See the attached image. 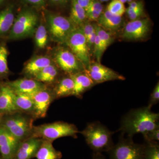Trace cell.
Here are the masks:
<instances>
[{"mask_svg": "<svg viewBox=\"0 0 159 159\" xmlns=\"http://www.w3.org/2000/svg\"><path fill=\"white\" fill-rule=\"evenodd\" d=\"M148 106L134 109L122 118L120 130L128 137L141 133L144 135L159 127V114L153 112Z\"/></svg>", "mask_w": 159, "mask_h": 159, "instance_id": "cell-1", "label": "cell"}, {"mask_svg": "<svg viewBox=\"0 0 159 159\" xmlns=\"http://www.w3.org/2000/svg\"><path fill=\"white\" fill-rule=\"evenodd\" d=\"M79 133L84 137L87 144L94 152H108L114 146L112 138L114 132L99 122L89 123Z\"/></svg>", "mask_w": 159, "mask_h": 159, "instance_id": "cell-2", "label": "cell"}, {"mask_svg": "<svg viewBox=\"0 0 159 159\" xmlns=\"http://www.w3.org/2000/svg\"><path fill=\"white\" fill-rule=\"evenodd\" d=\"M79 130L74 124L64 122H56L33 126L30 137L39 138L53 142L65 137L77 138Z\"/></svg>", "mask_w": 159, "mask_h": 159, "instance_id": "cell-3", "label": "cell"}, {"mask_svg": "<svg viewBox=\"0 0 159 159\" xmlns=\"http://www.w3.org/2000/svg\"><path fill=\"white\" fill-rule=\"evenodd\" d=\"M0 125L21 142L31 137L33 128V117L21 112L6 115Z\"/></svg>", "mask_w": 159, "mask_h": 159, "instance_id": "cell-4", "label": "cell"}, {"mask_svg": "<svg viewBox=\"0 0 159 159\" xmlns=\"http://www.w3.org/2000/svg\"><path fill=\"white\" fill-rule=\"evenodd\" d=\"M47 22L51 39L60 43H65L70 34L77 27L70 18L59 15L48 14Z\"/></svg>", "mask_w": 159, "mask_h": 159, "instance_id": "cell-5", "label": "cell"}, {"mask_svg": "<svg viewBox=\"0 0 159 159\" xmlns=\"http://www.w3.org/2000/svg\"><path fill=\"white\" fill-rule=\"evenodd\" d=\"M38 17L31 10L22 11L15 19L9 33V38L17 39L31 36L36 30Z\"/></svg>", "mask_w": 159, "mask_h": 159, "instance_id": "cell-6", "label": "cell"}, {"mask_svg": "<svg viewBox=\"0 0 159 159\" xmlns=\"http://www.w3.org/2000/svg\"><path fill=\"white\" fill-rule=\"evenodd\" d=\"M144 145L136 144L132 138L121 136L108 152L110 159H144Z\"/></svg>", "mask_w": 159, "mask_h": 159, "instance_id": "cell-7", "label": "cell"}, {"mask_svg": "<svg viewBox=\"0 0 159 159\" xmlns=\"http://www.w3.org/2000/svg\"><path fill=\"white\" fill-rule=\"evenodd\" d=\"M65 44L77 59L82 63L85 69L88 68L91 62L90 54L85 36L80 27H76L71 32Z\"/></svg>", "mask_w": 159, "mask_h": 159, "instance_id": "cell-8", "label": "cell"}, {"mask_svg": "<svg viewBox=\"0 0 159 159\" xmlns=\"http://www.w3.org/2000/svg\"><path fill=\"white\" fill-rule=\"evenodd\" d=\"M54 58L60 68L69 75L85 70L82 63L70 50L63 48L58 49L54 55Z\"/></svg>", "mask_w": 159, "mask_h": 159, "instance_id": "cell-9", "label": "cell"}, {"mask_svg": "<svg viewBox=\"0 0 159 159\" xmlns=\"http://www.w3.org/2000/svg\"><path fill=\"white\" fill-rule=\"evenodd\" d=\"M85 72L97 84L114 80H124L125 77L98 62H92Z\"/></svg>", "mask_w": 159, "mask_h": 159, "instance_id": "cell-10", "label": "cell"}, {"mask_svg": "<svg viewBox=\"0 0 159 159\" xmlns=\"http://www.w3.org/2000/svg\"><path fill=\"white\" fill-rule=\"evenodd\" d=\"M34 102L32 117L35 119L45 118L50 104L54 99L53 91L47 86L31 96Z\"/></svg>", "mask_w": 159, "mask_h": 159, "instance_id": "cell-11", "label": "cell"}, {"mask_svg": "<svg viewBox=\"0 0 159 159\" xmlns=\"http://www.w3.org/2000/svg\"><path fill=\"white\" fill-rule=\"evenodd\" d=\"M150 29L149 19H139L131 21L125 25L122 36L125 39L131 40L143 39L148 35Z\"/></svg>", "mask_w": 159, "mask_h": 159, "instance_id": "cell-12", "label": "cell"}, {"mask_svg": "<svg viewBox=\"0 0 159 159\" xmlns=\"http://www.w3.org/2000/svg\"><path fill=\"white\" fill-rule=\"evenodd\" d=\"M21 142L0 125V154L3 159H15Z\"/></svg>", "mask_w": 159, "mask_h": 159, "instance_id": "cell-13", "label": "cell"}, {"mask_svg": "<svg viewBox=\"0 0 159 159\" xmlns=\"http://www.w3.org/2000/svg\"><path fill=\"white\" fill-rule=\"evenodd\" d=\"M15 93L32 96L46 86L44 84L34 79H20L7 83Z\"/></svg>", "mask_w": 159, "mask_h": 159, "instance_id": "cell-14", "label": "cell"}, {"mask_svg": "<svg viewBox=\"0 0 159 159\" xmlns=\"http://www.w3.org/2000/svg\"><path fill=\"white\" fill-rule=\"evenodd\" d=\"M15 93L8 84L0 87V114L9 115L19 111L15 102Z\"/></svg>", "mask_w": 159, "mask_h": 159, "instance_id": "cell-15", "label": "cell"}, {"mask_svg": "<svg viewBox=\"0 0 159 159\" xmlns=\"http://www.w3.org/2000/svg\"><path fill=\"white\" fill-rule=\"evenodd\" d=\"M43 139L30 137L22 141L15 159H31L35 157Z\"/></svg>", "mask_w": 159, "mask_h": 159, "instance_id": "cell-16", "label": "cell"}, {"mask_svg": "<svg viewBox=\"0 0 159 159\" xmlns=\"http://www.w3.org/2000/svg\"><path fill=\"white\" fill-rule=\"evenodd\" d=\"M70 75L74 82L73 96L78 98H81L83 94L96 84L85 70Z\"/></svg>", "mask_w": 159, "mask_h": 159, "instance_id": "cell-17", "label": "cell"}, {"mask_svg": "<svg viewBox=\"0 0 159 159\" xmlns=\"http://www.w3.org/2000/svg\"><path fill=\"white\" fill-rule=\"evenodd\" d=\"M97 21L98 25L110 33L118 31L123 24L122 16L112 14L107 10L102 11Z\"/></svg>", "mask_w": 159, "mask_h": 159, "instance_id": "cell-18", "label": "cell"}, {"mask_svg": "<svg viewBox=\"0 0 159 159\" xmlns=\"http://www.w3.org/2000/svg\"><path fill=\"white\" fill-rule=\"evenodd\" d=\"M52 64L51 60L45 56L35 57L26 64L23 70L24 74L34 78L46 67Z\"/></svg>", "mask_w": 159, "mask_h": 159, "instance_id": "cell-19", "label": "cell"}, {"mask_svg": "<svg viewBox=\"0 0 159 159\" xmlns=\"http://www.w3.org/2000/svg\"><path fill=\"white\" fill-rule=\"evenodd\" d=\"M74 89V82L70 75L61 78L53 91L54 99L73 96Z\"/></svg>", "mask_w": 159, "mask_h": 159, "instance_id": "cell-20", "label": "cell"}, {"mask_svg": "<svg viewBox=\"0 0 159 159\" xmlns=\"http://www.w3.org/2000/svg\"><path fill=\"white\" fill-rule=\"evenodd\" d=\"M62 155L56 150L53 145V142L43 140L35 157L37 159H61Z\"/></svg>", "mask_w": 159, "mask_h": 159, "instance_id": "cell-21", "label": "cell"}, {"mask_svg": "<svg viewBox=\"0 0 159 159\" xmlns=\"http://www.w3.org/2000/svg\"><path fill=\"white\" fill-rule=\"evenodd\" d=\"M15 102L19 111L32 116L34 111V102L31 96L15 93Z\"/></svg>", "mask_w": 159, "mask_h": 159, "instance_id": "cell-22", "label": "cell"}, {"mask_svg": "<svg viewBox=\"0 0 159 159\" xmlns=\"http://www.w3.org/2000/svg\"><path fill=\"white\" fill-rule=\"evenodd\" d=\"M14 20V12L12 6H8L0 11V36L10 31Z\"/></svg>", "mask_w": 159, "mask_h": 159, "instance_id": "cell-23", "label": "cell"}, {"mask_svg": "<svg viewBox=\"0 0 159 159\" xmlns=\"http://www.w3.org/2000/svg\"><path fill=\"white\" fill-rule=\"evenodd\" d=\"M59 71L56 66L53 64L43 69L33 79L43 84L54 83L57 80Z\"/></svg>", "mask_w": 159, "mask_h": 159, "instance_id": "cell-24", "label": "cell"}, {"mask_svg": "<svg viewBox=\"0 0 159 159\" xmlns=\"http://www.w3.org/2000/svg\"><path fill=\"white\" fill-rule=\"evenodd\" d=\"M70 19L77 27H80L86 20L85 10L76 0H72Z\"/></svg>", "mask_w": 159, "mask_h": 159, "instance_id": "cell-25", "label": "cell"}, {"mask_svg": "<svg viewBox=\"0 0 159 159\" xmlns=\"http://www.w3.org/2000/svg\"><path fill=\"white\" fill-rule=\"evenodd\" d=\"M34 40L38 48L40 49L45 48L48 42V34L44 25H41L37 27L35 31Z\"/></svg>", "mask_w": 159, "mask_h": 159, "instance_id": "cell-26", "label": "cell"}, {"mask_svg": "<svg viewBox=\"0 0 159 159\" xmlns=\"http://www.w3.org/2000/svg\"><path fill=\"white\" fill-rule=\"evenodd\" d=\"M144 159H159V145L157 142H145Z\"/></svg>", "mask_w": 159, "mask_h": 159, "instance_id": "cell-27", "label": "cell"}, {"mask_svg": "<svg viewBox=\"0 0 159 159\" xmlns=\"http://www.w3.org/2000/svg\"><path fill=\"white\" fill-rule=\"evenodd\" d=\"M94 26L99 39L105 48H107V47L114 42V39L112 37L111 33L105 31L98 25H94Z\"/></svg>", "mask_w": 159, "mask_h": 159, "instance_id": "cell-28", "label": "cell"}, {"mask_svg": "<svg viewBox=\"0 0 159 159\" xmlns=\"http://www.w3.org/2000/svg\"><path fill=\"white\" fill-rule=\"evenodd\" d=\"M8 51L5 46H0V76H4L9 74L8 58Z\"/></svg>", "mask_w": 159, "mask_h": 159, "instance_id": "cell-29", "label": "cell"}, {"mask_svg": "<svg viewBox=\"0 0 159 159\" xmlns=\"http://www.w3.org/2000/svg\"><path fill=\"white\" fill-rule=\"evenodd\" d=\"M125 9L124 4L119 0H112L107 9L112 14L120 16H122L125 13Z\"/></svg>", "mask_w": 159, "mask_h": 159, "instance_id": "cell-30", "label": "cell"}, {"mask_svg": "<svg viewBox=\"0 0 159 159\" xmlns=\"http://www.w3.org/2000/svg\"><path fill=\"white\" fill-rule=\"evenodd\" d=\"M106 50V49L102 44V42L99 39V36H98L97 32H96V36L95 42H94L93 52L94 55L97 60V62L100 63V61L102 58V54Z\"/></svg>", "mask_w": 159, "mask_h": 159, "instance_id": "cell-31", "label": "cell"}, {"mask_svg": "<svg viewBox=\"0 0 159 159\" xmlns=\"http://www.w3.org/2000/svg\"><path fill=\"white\" fill-rule=\"evenodd\" d=\"M94 11L102 13L103 11V6L99 0H91L85 11Z\"/></svg>", "mask_w": 159, "mask_h": 159, "instance_id": "cell-32", "label": "cell"}, {"mask_svg": "<svg viewBox=\"0 0 159 159\" xmlns=\"http://www.w3.org/2000/svg\"><path fill=\"white\" fill-rule=\"evenodd\" d=\"M159 83H157L152 93L151 94L149 103L148 106L151 108L152 106L155 105L159 102Z\"/></svg>", "mask_w": 159, "mask_h": 159, "instance_id": "cell-33", "label": "cell"}, {"mask_svg": "<svg viewBox=\"0 0 159 159\" xmlns=\"http://www.w3.org/2000/svg\"><path fill=\"white\" fill-rule=\"evenodd\" d=\"M145 142H158L159 127L150 131L143 135Z\"/></svg>", "mask_w": 159, "mask_h": 159, "instance_id": "cell-34", "label": "cell"}, {"mask_svg": "<svg viewBox=\"0 0 159 159\" xmlns=\"http://www.w3.org/2000/svg\"><path fill=\"white\" fill-rule=\"evenodd\" d=\"M86 17L89 20L95 21L97 20L101 13L97 11H85Z\"/></svg>", "mask_w": 159, "mask_h": 159, "instance_id": "cell-35", "label": "cell"}, {"mask_svg": "<svg viewBox=\"0 0 159 159\" xmlns=\"http://www.w3.org/2000/svg\"><path fill=\"white\" fill-rule=\"evenodd\" d=\"M144 13V9L135 11L131 14L128 15V17L131 20H134L139 19L140 17H142Z\"/></svg>", "mask_w": 159, "mask_h": 159, "instance_id": "cell-36", "label": "cell"}, {"mask_svg": "<svg viewBox=\"0 0 159 159\" xmlns=\"http://www.w3.org/2000/svg\"><path fill=\"white\" fill-rule=\"evenodd\" d=\"M25 2L35 6H43L44 4L45 0H24Z\"/></svg>", "mask_w": 159, "mask_h": 159, "instance_id": "cell-37", "label": "cell"}, {"mask_svg": "<svg viewBox=\"0 0 159 159\" xmlns=\"http://www.w3.org/2000/svg\"><path fill=\"white\" fill-rule=\"evenodd\" d=\"M129 4V7L133 8V9L144 8L143 3L140 1H132Z\"/></svg>", "mask_w": 159, "mask_h": 159, "instance_id": "cell-38", "label": "cell"}, {"mask_svg": "<svg viewBox=\"0 0 159 159\" xmlns=\"http://www.w3.org/2000/svg\"><path fill=\"white\" fill-rule=\"evenodd\" d=\"M76 1L80 6L85 10L88 7L91 0H76Z\"/></svg>", "mask_w": 159, "mask_h": 159, "instance_id": "cell-39", "label": "cell"}, {"mask_svg": "<svg viewBox=\"0 0 159 159\" xmlns=\"http://www.w3.org/2000/svg\"><path fill=\"white\" fill-rule=\"evenodd\" d=\"M51 2L55 5H66L68 2L69 0H51Z\"/></svg>", "mask_w": 159, "mask_h": 159, "instance_id": "cell-40", "label": "cell"}, {"mask_svg": "<svg viewBox=\"0 0 159 159\" xmlns=\"http://www.w3.org/2000/svg\"><path fill=\"white\" fill-rule=\"evenodd\" d=\"M92 159H106L104 156L100 152H93Z\"/></svg>", "mask_w": 159, "mask_h": 159, "instance_id": "cell-41", "label": "cell"}, {"mask_svg": "<svg viewBox=\"0 0 159 159\" xmlns=\"http://www.w3.org/2000/svg\"><path fill=\"white\" fill-rule=\"evenodd\" d=\"M4 115H2V114H0V124H1V122H2V118L3 116Z\"/></svg>", "mask_w": 159, "mask_h": 159, "instance_id": "cell-42", "label": "cell"}, {"mask_svg": "<svg viewBox=\"0 0 159 159\" xmlns=\"http://www.w3.org/2000/svg\"><path fill=\"white\" fill-rule=\"evenodd\" d=\"M121 2L124 4V3H125L127 2V0H119Z\"/></svg>", "mask_w": 159, "mask_h": 159, "instance_id": "cell-43", "label": "cell"}, {"mask_svg": "<svg viewBox=\"0 0 159 159\" xmlns=\"http://www.w3.org/2000/svg\"><path fill=\"white\" fill-rule=\"evenodd\" d=\"M100 2H108V1H111V0H99Z\"/></svg>", "mask_w": 159, "mask_h": 159, "instance_id": "cell-44", "label": "cell"}, {"mask_svg": "<svg viewBox=\"0 0 159 159\" xmlns=\"http://www.w3.org/2000/svg\"><path fill=\"white\" fill-rule=\"evenodd\" d=\"M133 0H127V2L128 3H129L131 2H132Z\"/></svg>", "mask_w": 159, "mask_h": 159, "instance_id": "cell-45", "label": "cell"}, {"mask_svg": "<svg viewBox=\"0 0 159 159\" xmlns=\"http://www.w3.org/2000/svg\"><path fill=\"white\" fill-rule=\"evenodd\" d=\"M5 0H0V4H1V3L2 2H4V1H5Z\"/></svg>", "mask_w": 159, "mask_h": 159, "instance_id": "cell-46", "label": "cell"}, {"mask_svg": "<svg viewBox=\"0 0 159 159\" xmlns=\"http://www.w3.org/2000/svg\"><path fill=\"white\" fill-rule=\"evenodd\" d=\"M0 159H3V158H2V157H1H1H0Z\"/></svg>", "mask_w": 159, "mask_h": 159, "instance_id": "cell-47", "label": "cell"}]
</instances>
